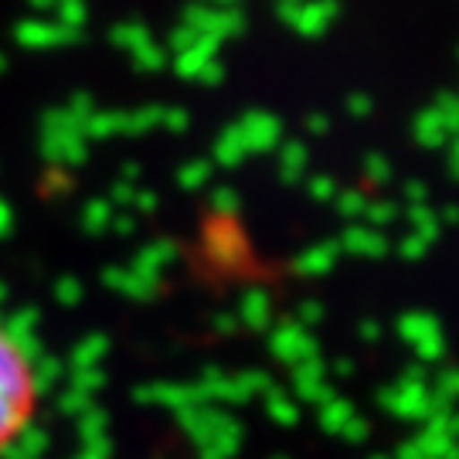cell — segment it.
<instances>
[{
	"label": "cell",
	"mask_w": 459,
	"mask_h": 459,
	"mask_svg": "<svg viewBox=\"0 0 459 459\" xmlns=\"http://www.w3.org/2000/svg\"><path fill=\"white\" fill-rule=\"evenodd\" d=\"M38 371L28 351L0 327V459L24 436L38 411Z\"/></svg>",
	"instance_id": "obj_1"
}]
</instances>
